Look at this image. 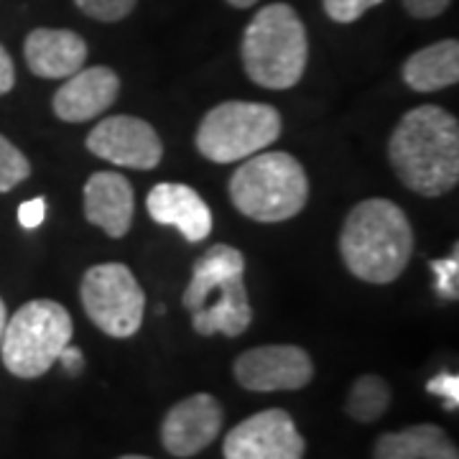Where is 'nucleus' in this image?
<instances>
[{"instance_id": "nucleus-11", "label": "nucleus", "mask_w": 459, "mask_h": 459, "mask_svg": "<svg viewBox=\"0 0 459 459\" xmlns=\"http://www.w3.org/2000/svg\"><path fill=\"white\" fill-rule=\"evenodd\" d=\"M304 452L307 442L283 409L253 413L230 429L222 444L225 459H304Z\"/></svg>"}, {"instance_id": "nucleus-1", "label": "nucleus", "mask_w": 459, "mask_h": 459, "mask_svg": "<svg viewBox=\"0 0 459 459\" xmlns=\"http://www.w3.org/2000/svg\"><path fill=\"white\" fill-rule=\"evenodd\" d=\"M388 161L403 186L421 197H442L459 181V123L439 105L403 115L388 138Z\"/></svg>"}, {"instance_id": "nucleus-21", "label": "nucleus", "mask_w": 459, "mask_h": 459, "mask_svg": "<svg viewBox=\"0 0 459 459\" xmlns=\"http://www.w3.org/2000/svg\"><path fill=\"white\" fill-rule=\"evenodd\" d=\"M74 5L84 16L102 21V23H117L131 16L138 0H74Z\"/></svg>"}, {"instance_id": "nucleus-20", "label": "nucleus", "mask_w": 459, "mask_h": 459, "mask_svg": "<svg viewBox=\"0 0 459 459\" xmlns=\"http://www.w3.org/2000/svg\"><path fill=\"white\" fill-rule=\"evenodd\" d=\"M31 177V161L5 135H0V195L16 189Z\"/></svg>"}, {"instance_id": "nucleus-19", "label": "nucleus", "mask_w": 459, "mask_h": 459, "mask_svg": "<svg viewBox=\"0 0 459 459\" xmlns=\"http://www.w3.org/2000/svg\"><path fill=\"white\" fill-rule=\"evenodd\" d=\"M388 409H391V385L383 377L368 373L352 383L344 403L350 419H355L358 424H373L383 419Z\"/></svg>"}, {"instance_id": "nucleus-2", "label": "nucleus", "mask_w": 459, "mask_h": 459, "mask_svg": "<svg viewBox=\"0 0 459 459\" xmlns=\"http://www.w3.org/2000/svg\"><path fill=\"white\" fill-rule=\"evenodd\" d=\"M413 228L391 199H365L344 217L340 255L347 271L365 283H394L411 261Z\"/></svg>"}, {"instance_id": "nucleus-29", "label": "nucleus", "mask_w": 459, "mask_h": 459, "mask_svg": "<svg viewBox=\"0 0 459 459\" xmlns=\"http://www.w3.org/2000/svg\"><path fill=\"white\" fill-rule=\"evenodd\" d=\"M5 322H8V309H5V304H3V299H0V340H3V329H5Z\"/></svg>"}, {"instance_id": "nucleus-31", "label": "nucleus", "mask_w": 459, "mask_h": 459, "mask_svg": "<svg viewBox=\"0 0 459 459\" xmlns=\"http://www.w3.org/2000/svg\"><path fill=\"white\" fill-rule=\"evenodd\" d=\"M117 459H151V457H143V455H123V457Z\"/></svg>"}, {"instance_id": "nucleus-14", "label": "nucleus", "mask_w": 459, "mask_h": 459, "mask_svg": "<svg viewBox=\"0 0 459 459\" xmlns=\"http://www.w3.org/2000/svg\"><path fill=\"white\" fill-rule=\"evenodd\" d=\"M146 207L153 222L177 228L189 243H202L212 232V212L207 202L186 184H156L148 192Z\"/></svg>"}, {"instance_id": "nucleus-8", "label": "nucleus", "mask_w": 459, "mask_h": 459, "mask_svg": "<svg viewBox=\"0 0 459 459\" xmlns=\"http://www.w3.org/2000/svg\"><path fill=\"white\" fill-rule=\"evenodd\" d=\"M84 314L115 340H128L143 325L146 294L133 271L123 263H100L87 268L80 283Z\"/></svg>"}, {"instance_id": "nucleus-24", "label": "nucleus", "mask_w": 459, "mask_h": 459, "mask_svg": "<svg viewBox=\"0 0 459 459\" xmlns=\"http://www.w3.org/2000/svg\"><path fill=\"white\" fill-rule=\"evenodd\" d=\"M429 394L444 398V409L457 411L459 406V377L449 376V373H439L437 377H431L427 383Z\"/></svg>"}, {"instance_id": "nucleus-23", "label": "nucleus", "mask_w": 459, "mask_h": 459, "mask_svg": "<svg viewBox=\"0 0 459 459\" xmlns=\"http://www.w3.org/2000/svg\"><path fill=\"white\" fill-rule=\"evenodd\" d=\"M383 0H322L325 13H327L334 23H352L360 16H365L370 8L380 5Z\"/></svg>"}, {"instance_id": "nucleus-30", "label": "nucleus", "mask_w": 459, "mask_h": 459, "mask_svg": "<svg viewBox=\"0 0 459 459\" xmlns=\"http://www.w3.org/2000/svg\"><path fill=\"white\" fill-rule=\"evenodd\" d=\"M228 3L232 8H250V5H255L258 0H228Z\"/></svg>"}, {"instance_id": "nucleus-10", "label": "nucleus", "mask_w": 459, "mask_h": 459, "mask_svg": "<svg viewBox=\"0 0 459 459\" xmlns=\"http://www.w3.org/2000/svg\"><path fill=\"white\" fill-rule=\"evenodd\" d=\"M87 148L108 164L135 171H151L164 159V143L156 128L133 115L102 117L87 135Z\"/></svg>"}, {"instance_id": "nucleus-13", "label": "nucleus", "mask_w": 459, "mask_h": 459, "mask_svg": "<svg viewBox=\"0 0 459 459\" xmlns=\"http://www.w3.org/2000/svg\"><path fill=\"white\" fill-rule=\"evenodd\" d=\"M120 77L110 66H82L54 95V115L65 123H87L113 108Z\"/></svg>"}, {"instance_id": "nucleus-22", "label": "nucleus", "mask_w": 459, "mask_h": 459, "mask_svg": "<svg viewBox=\"0 0 459 459\" xmlns=\"http://www.w3.org/2000/svg\"><path fill=\"white\" fill-rule=\"evenodd\" d=\"M431 271H434V286L437 294L446 299V301H457L459 296V247L442 258V261H431Z\"/></svg>"}, {"instance_id": "nucleus-3", "label": "nucleus", "mask_w": 459, "mask_h": 459, "mask_svg": "<svg viewBox=\"0 0 459 459\" xmlns=\"http://www.w3.org/2000/svg\"><path fill=\"white\" fill-rule=\"evenodd\" d=\"M181 304L192 314V327L202 337H240L253 322L243 253L225 243L207 247L192 268Z\"/></svg>"}, {"instance_id": "nucleus-7", "label": "nucleus", "mask_w": 459, "mask_h": 459, "mask_svg": "<svg viewBox=\"0 0 459 459\" xmlns=\"http://www.w3.org/2000/svg\"><path fill=\"white\" fill-rule=\"evenodd\" d=\"M283 120L273 105L228 100L214 105L197 128V151L212 164H235L281 138Z\"/></svg>"}, {"instance_id": "nucleus-26", "label": "nucleus", "mask_w": 459, "mask_h": 459, "mask_svg": "<svg viewBox=\"0 0 459 459\" xmlns=\"http://www.w3.org/2000/svg\"><path fill=\"white\" fill-rule=\"evenodd\" d=\"M452 0H403V8L413 18H437L449 8Z\"/></svg>"}, {"instance_id": "nucleus-6", "label": "nucleus", "mask_w": 459, "mask_h": 459, "mask_svg": "<svg viewBox=\"0 0 459 459\" xmlns=\"http://www.w3.org/2000/svg\"><path fill=\"white\" fill-rule=\"evenodd\" d=\"M72 334L74 322L59 301L33 299L5 322L0 340L3 365L11 376L23 380L41 377L59 360Z\"/></svg>"}, {"instance_id": "nucleus-15", "label": "nucleus", "mask_w": 459, "mask_h": 459, "mask_svg": "<svg viewBox=\"0 0 459 459\" xmlns=\"http://www.w3.org/2000/svg\"><path fill=\"white\" fill-rule=\"evenodd\" d=\"M135 214L133 184L117 171H98L84 184V217L110 238H126Z\"/></svg>"}, {"instance_id": "nucleus-16", "label": "nucleus", "mask_w": 459, "mask_h": 459, "mask_svg": "<svg viewBox=\"0 0 459 459\" xmlns=\"http://www.w3.org/2000/svg\"><path fill=\"white\" fill-rule=\"evenodd\" d=\"M26 65L41 80H66L87 62V41L69 29H33L23 44Z\"/></svg>"}, {"instance_id": "nucleus-9", "label": "nucleus", "mask_w": 459, "mask_h": 459, "mask_svg": "<svg viewBox=\"0 0 459 459\" xmlns=\"http://www.w3.org/2000/svg\"><path fill=\"white\" fill-rule=\"evenodd\" d=\"M232 373L238 385L253 394L301 391L312 383L314 362L296 344H263L246 350L232 365Z\"/></svg>"}, {"instance_id": "nucleus-28", "label": "nucleus", "mask_w": 459, "mask_h": 459, "mask_svg": "<svg viewBox=\"0 0 459 459\" xmlns=\"http://www.w3.org/2000/svg\"><path fill=\"white\" fill-rule=\"evenodd\" d=\"M59 360H62V365H65V370L69 373V376H77V373L84 368L82 350H80V347H74L72 342L66 344L65 350H62Z\"/></svg>"}, {"instance_id": "nucleus-17", "label": "nucleus", "mask_w": 459, "mask_h": 459, "mask_svg": "<svg viewBox=\"0 0 459 459\" xmlns=\"http://www.w3.org/2000/svg\"><path fill=\"white\" fill-rule=\"evenodd\" d=\"M403 82L413 92H439L459 82V41L444 39L411 54L403 62Z\"/></svg>"}, {"instance_id": "nucleus-4", "label": "nucleus", "mask_w": 459, "mask_h": 459, "mask_svg": "<svg viewBox=\"0 0 459 459\" xmlns=\"http://www.w3.org/2000/svg\"><path fill=\"white\" fill-rule=\"evenodd\" d=\"M246 74L265 90H289L301 82L309 62L307 26L291 5L271 3L247 23L240 44Z\"/></svg>"}, {"instance_id": "nucleus-18", "label": "nucleus", "mask_w": 459, "mask_h": 459, "mask_svg": "<svg viewBox=\"0 0 459 459\" xmlns=\"http://www.w3.org/2000/svg\"><path fill=\"white\" fill-rule=\"evenodd\" d=\"M373 459H459V452L442 427L416 424L383 434L376 442Z\"/></svg>"}, {"instance_id": "nucleus-27", "label": "nucleus", "mask_w": 459, "mask_h": 459, "mask_svg": "<svg viewBox=\"0 0 459 459\" xmlns=\"http://www.w3.org/2000/svg\"><path fill=\"white\" fill-rule=\"evenodd\" d=\"M13 87H16V65L5 47L0 44V98L8 95Z\"/></svg>"}, {"instance_id": "nucleus-25", "label": "nucleus", "mask_w": 459, "mask_h": 459, "mask_svg": "<svg viewBox=\"0 0 459 459\" xmlns=\"http://www.w3.org/2000/svg\"><path fill=\"white\" fill-rule=\"evenodd\" d=\"M47 220V199L33 197L18 207V222L26 230H36Z\"/></svg>"}, {"instance_id": "nucleus-5", "label": "nucleus", "mask_w": 459, "mask_h": 459, "mask_svg": "<svg viewBox=\"0 0 459 459\" xmlns=\"http://www.w3.org/2000/svg\"><path fill=\"white\" fill-rule=\"evenodd\" d=\"M235 210L255 222H286L309 202V179L291 153L261 151L247 156L230 177Z\"/></svg>"}, {"instance_id": "nucleus-12", "label": "nucleus", "mask_w": 459, "mask_h": 459, "mask_svg": "<svg viewBox=\"0 0 459 459\" xmlns=\"http://www.w3.org/2000/svg\"><path fill=\"white\" fill-rule=\"evenodd\" d=\"M225 413L210 394H195L171 406L161 424V444L169 455L189 459L207 449L222 431Z\"/></svg>"}]
</instances>
